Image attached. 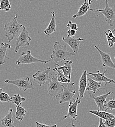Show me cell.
Segmentation results:
<instances>
[{
  "label": "cell",
  "instance_id": "cell-1",
  "mask_svg": "<svg viewBox=\"0 0 115 127\" xmlns=\"http://www.w3.org/2000/svg\"><path fill=\"white\" fill-rule=\"evenodd\" d=\"M74 52H70L67 50L65 45H62L58 42H55L53 45V50L50 55V59L53 60L55 64L62 61H66L67 59L75 56Z\"/></svg>",
  "mask_w": 115,
  "mask_h": 127
},
{
  "label": "cell",
  "instance_id": "cell-2",
  "mask_svg": "<svg viewBox=\"0 0 115 127\" xmlns=\"http://www.w3.org/2000/svg\"><path fill=\"white\" fill-rule=\"evenodd\" d=\"M18 16L16 14L13 20L5 25L3 30L5 31V36L8 41L10 42L20 35L22 31L23 25L19 24L17 21Z\"/></svg>",
  "mask_w": 115,
  "mask_h": 127
},
{
  "label": "cell",
  "instance_id": "cell-3",
  "mask_svg": "<svg viewBox=\"0 0 115 127\" xmlns=\"http://www.w3.org/2000/svg\"><path fill=\"white\" fill-rule=\"evenodd\" d=\"M64 88L65 87L58 81L56 72L49 81L47 86V90L49 96L58 99L59 98Z\"/></svg>",
  "mask_w": 115,
  "mask_h": 127
},
{
  "label": "cell",
  "instance_id": "cell-4",
  "mask_svg": "<svg viewBox=\"0 0 115 127\" xmlns=\"http://www.w3.org/2000/svg\"><path fill=\"white\" fill-rule=\"evenodd\" d=\"M105 7L103 9H90V10L99 12V13L97 16L101 14L103 15L105 21L108 23L109 26L113 27L115 24V5L113 7H110L108 4V0H105Z\"/></svg>",
  "mask_w": 115,
  "mask_h": 127
},
{
  "label": "cell",
  "instance_id": "cell-5",
  "mask_svg": "<svg viewBox=\"0 0 115 127\" xmlns=\"http://www.w3.org/2000/svg\"><path fill=\"white\" fill-rule=\"evenodd\" d=\"M30 50H27V52H22V54L18 59L16 64L18 65L22 64H29L35 63H41L45 64L49 63L50 60H43L35 58L32 55Z\"/></svg>",
  "mask_w": 115,
  "mask_h": 127
},
{
  "label": "cell",
  "instance_id": "cell-6",
  "mask_svg": "<svg viewBox=\"0 0 115 127\" xmlns=\"http://www.w3.org/2000/svg\"><path fill=\"white\" fill-rule=\"evenodd\" d=\"M4 83L6 84L15 85L20 91H23L24 92H27L28 90L34 89L33 83L31 81L30 78L29 77H23L14 80H6Z\"/></svg>",
  "mask_w": 115,
  "mask_h": 127
},
{
  "label": "cell",
  "instance_id": "cell-7",
  "mask_svg": "<svg viewBox=\"0 0 115 127\" xmlns=\"http://www.w3.org/2000/svg\"><path fill=\"white\" fill-rule=\"evenodd\" d=\"M76 84L75 83H67V87L64 88L63 91L59 97V103L62 104L66 102H70L74 100V97L76 94L75 90Z\"/></svg>",
  "mask_w": 115,
  "mask_h": 127
},
{
  "label": "cell",
  "instance_id": "cell-8",
  "mask_svg": "<svg viewBox=\"0 0 115 127\" xmlns=\"http://www.w3.org/2000/svg\"><path fill=\"white\" fill-rule=\"evenodd\" d=\"M31 41L32 38L29 35V32L27 31L26 27L23 26L22 31L20 35L16 38L15 52L17 53L18 52L20 48L30 46Z\"/></svg>",
  "mask_w": 115,
  "mask_h": 127
},
{
  "label": "cell",
  "instance_id": "cell-9",
  "mask_svg": "<svg viewBox=\"0 0 115 127\" xmlns=\"http://www.w3.org/2000/svg\"><path fill=\"white\" fill-rule=\"evenodd\" d=\"M50 68L49 67L44 70H39L33 75V80L40 87L46 84L50 79L49 73Z\"/></svg>",
  "mask_w": 115,
  "mask_h": 127
},
{
  "label": "cell",
  "instance_id": "cell-10",
  "mask_svg": "<svg viewBox=\"0 0 115 127\" xmlns=\"http://www.w3.org/2000/svg\"><path fill=\"white\" fill-rule=\"evenodd\" d=\"M81 99H79V95H77V96L76 100L69 102V109L67 114L65 115L63 119H65L67 118H72L74 120H77V106L78 105L80 104Z\"/></svg>",
  "mask_w": 115,
  "mask_h": 127
},
{
  "label": "cell",
  "instance_id": "cell-11",
  "mask_svg": "<svg viewBox=\"0 0 115 127\" xmlns=\"http://www.w3.org/2000/svg\"><path fill=\"white\" fill-rule=\"evenodd\" d=\"M95 48L98 51L99 54L100 55L101 61L102 63V66L103 67H109L115 69V64L112 60L110 53L102 51L97 46H95Z\"/></svg>",
  "mask_w": 115,
  "mask_h": 127
},
{
  "label": "cell",
  "instance_id": "cell-12",
  "mask_svg": "<svg viewBox=\"0 0 115 127\" xmlns=\"http://www.w3.org/2000/svg\"><path fill=\"white\" fill-rule=\"evenodd\" d=\"M107 71V70L106 69L103 73H101L100 72V70H98L97 73H93L92 72H90L88 73H87V75H91V78H92V79L99 83H104L105 85L111 83L115 84V81L114 80L108 78L105 76V74Z\"/></svg>",
  "mask_w": 115,
  "mask_h": 127
},
{
  "label": "cell",
  "instance_id": "cell-13",
  "mask_svg": "<svg viewBox=\"0 0 115 127\" xmlns=\"http://www.w3.org/2000/svg\"><path fill=\"white\" fill-rule=\"evenodd\" d=\"M84 39L81 38H76L75 37H63L62 40L66 43L71 48L74 53L76 54L78 52L80 42Z\"/></svg>",
  "mask_w": 115,
  "mask_h": 127
},
{
  "label": "cell",
  "instance_id": "cell-14",
  "mask_svg": "<svg viewBox=\"0 0 115 127\" xmlns=\"http://www.w3.org/2000/svg\"><path fill=\"white\" fill-rule=\"evenodd\" d=\"M112 92H109L108 93L99 96H94V95H90V98L94 99L96 104H97L98 108L99 111H105V104L107 102L106 99L108 96L111 94H112Z\"/></svg>",
  "mask_w": 115,
  "mask_h": 127
},
{
  "label": "cell",
  "instance_id": "cell-15",
  "mask_svg": "<svg viewBox=\"0 0 115 127\" xmlns=\"http://www.w3.org/2000/svg\"><path fill=\"white\" fill-rule=\"evenodd\" d=\"M72 61L66 60L65 61L64 65L63 66H60L58 64H55V66L53 69V71L54 70H61L66 77L68 79L71 80L72 72Z\"/></svg>",
  "mask_w": 115,
  "mask_h": 127
},
{
  "label": "cell",
  "instance_id": "cell-16",
  "mask_svg": "<svg viewBox=\"0 0 115 127\" xmlns=\"http://www.w3.org/2000/svg\"><path fill=\"white\" fill-rule=\"evenodd\" d=\"M87 72L85 70L83 71L82 75L79 80L78 83V94L79 96V99H81L84 96V94L86 91V88L87 86Z\"/></svg>",
  "mask_w": 115,
  "mask_h": 127
},
{
  "label": "cell",
  "instance_id": "cell-17",
  "mask_svg": "<svg viewBox=\"0 0 115 127\" xmlns=\"http://www.w3.org/2000/svg\"><path fill=\"white\" fill-rule=\"evenodd\" d=\"M12 109H9L5 117L1 119V125L3 127H15L14 126V117Z\"/></svg>",
  "mask_w": 115,
  "mask_h": 127
},
{
  "label": "cell",
  "instance_id": "cell-18",
  "mask_svg": "<svg viewBox=\"0 0 115 127\" xmlns=\"http://www.w3.org/2000/svg\"><path fill=\"white\" fill-rule=\"evenodd\" d=\"M11 48V45L7 43L1 42L0 46V65L6 63L5 59H9L7 57L8 49Z\"/></svg>",
  "mask_w": 115,
  "mask_h": 127
},
{
  "label": "cell",
  "instance_id": "cell-19",
  "mask_svg": "<svg viewBox=\"0 0 115 127\" xmlns=\"http://www.w3.org/2000/svg\"><path fill=\"white\" fill-rule=\"evenodd\" d=\"M88 83L86 88V92L91 91L94 94H96L97 92L99 91V88L101 87V83L97 82L91 78H89L87 79Z\"/></svg>",
  "mask_w": 115,
  "mask_h": 127
},
{
  "label": "cell",
  "instance_id": "cell-20",
  "mask_svg": "<svg viewBox=\"0 0 115 127\" xmlns=\"http://www.w3.org/2000/svg\"><path fill=\"white\" fill-rule=\"evenodd\" d=\"M51 18L49 24L44 31V33L46 35H50L56 32V21H55V12L53 11L51 12Z\"/></svg>",
  "mask_w": 115,
  "mask_h": 127
},
{
  "label": "cell",
  "instance_id": "cell-21",
  "mask_svg": "<svg viewBox=\"0 0 115 127\" xmlns=\"http://www.w3.org/2000/svg\"><path fill=\"white\" fill-rule=\"evenodd\" d=\"M90 9V5L88 3V1L87 0H85V2L82 4L81 6L79 7L78 12L76 14L73 15V18L76 19L85 15Z\"/></svg>",
  "mask_w": 115,
  "mask_h": 127
},
{
  "label": "cell",
  "instance_id": "cell-22",
  "mask_svg": "<svg viewBox=\"0 0 115 127\" xmlns=\"http://www.w3.org/2000/svg\"><path fill=\"white\" fill-rule=\"evenodd\" d=\"M90 113L95 115L97 116H98L100 118L104 120H107L109 119H111L114 118L115 115L112 113L107 112L106 111H90Z\"/></svg>",
  "mask_w": 115,
  "mask_h": 127
},
{
  "label": "cell",
  "instance_id": "cell-23",
  "mask_svg": "<svg viewBox=\"0 0 115 127\" xmlns=\"http://www.w3.org/2000/svg\"><path fill=\"white\" fill-rule=\"evenodd\" d=\"M16 108V111L15 112V117L17 120L21 121L23 120L24 117L26 115L27 110L20 106H15Z\"/></svg>",
  "mask_w": 115,
  "mask_h": 127
},
{
  "label": "cell",
  "instance_id": "cell-24",
  "mask_svg": "<svg viewBox=\"0 0 115 127\" xmlns=\"http://www.w3.org/2000/svg\"><path fill=\"white\" fill-rule=\"evenodd\" d=\"M106 39L108 42V46L109 48H112L115 44V36L113 32L108 30L105 32Z\"/></svg>",
  "mask_w": 115,
  "mask_h": 127
},
{
  "label": "cell",
  "instance_id": "cell-25",
  "mask_svg": "<svg viewBox=\"0 0 115 127\" xmlns=\"http://www.w3.org/2000/svg\"><path fill=\"white\" fill-rule=\"evenodd\" d=\"M11 8L9 0H1L0 2V10L8 12Z\"/></svg>",
  "mask_w": 115,
  "mask_h": 127
},
{
  "label": "cell",
  "instance_id": "cell-26",
  "mask_svg": "<svg viewBox=\"0 0 115 127\" xmlns=\"http://www.w3.org/2000/svg\"><path fill=\"white\" fill-rule=\"evenodd\" d=\"M53 71H56L57 74V80L60 83H70L71 80L68 79L63 74L62 71L59 70H54Z\"/></svg>",
  "mask_w": 115,
  "mask_h": 127
},
{
  "label": "cell",
  "instance_id": "cell-27",
  "mask_svg": "<svg viewBox=\"0 0 115 127\" xmlns=\"http://www.w3.org/2000/svg\"><path fill=\"white\" fill-rule=\"evenodd\" d=\"M0 102L1 103H10L12 102V97L5 93H3L1 88H0Z\"/></svg>",
  "mask_w": 115,
  "mask_h": 127
},
{
  "label": "cell",
  "instance_id": "cell-28",
  "mask_svg": "<svg viewBox=\"0 0 115 127\" xmlns=\"http://www.w3.org/2000/svg\"><path fill=\"white\" fill-rule=\"evenodd\" d=\"M26 98L22 97L19 94L15 95L12 97L11 103L15 106H20L22 102H25Z\"/></svg>",
  "mask_w": 115,
  "mask_h": 127
},
{
  "label": "cell",
  "instance_id": "cell-29",
  "mask_svg": "<svg viewBox=\"0 0 115 127\" xmlns=\"http://www.w3.org/2000/svg\"><path fill=\"white\" fill-rule=\"evenodd\" d=\"M109 110H115V99L114 98H110V100L108 102H107L105 104V111H106Z\"/></svg>",
  "mask_w": 115,
  "mask_h": 127
},
{
  "label": "cell",
  "instance_id": "cell-30",
  "mask_svg": "<svg viewBox=\"0 0 115 127\" xmlns=\"http://www.w3.org/2000/svg\"><path fill=\"white\" fill-rule=\"evenodd\" d=\"M104 123L107 127H115V117L111 119L106 120Z\"/></svg>",
  "mask_w": 115,
  "mask_h": 127
},
{
  "label": "cell",
  "instance_id": "cell-31",
  "mask_svg": "<svg viewBox=\"0 0 115 127\" xmlns=\"http://www.w3.org/2000/svg\"><path fill=\"white\" fill-rule=\"evenodd\" d=\"M67 28L69 30H75L76 32L78 30V28L77 27V25L76 24H74L71 21H69L68 22V24L67 25Z\"/></svg>",
  "mask_w": 115,
  "mask_h": 127
},
{
  "label": "cell",
  "instance_id": "cell-32",
  "mask_svg": "<svg viewBox=\"0 0 115 127\" xmlns=\"http://www.w3.org/2000/svg\"><path fill=\"white\" fill-rule=\"evenodd\" d=\"M35 125L36 127H57V125L56 124H54L52 126H49L46 124H41L37 121L35 122Z\"/></svg>",
  "mask_w": 115,
  "mask_h": 127
},
{
  "label": "cell",
  "instance_id": "cell-33",
  "mask_svg": "<svg viewBox=\"0 0 115 127\" xmlns=\"http://www.w3.org/2000/svg\"><path fill=\"white\" fill-rule=\"evenodd\" d=\"M67 36L73 37H75L76 35V31L75 30L69 29L67 32Z\"/></svg>",
  "mask_w": 115,
  "mask_h": 127
},
{
  "label": "cell",
  "instance_id": "cell-34",
  "mask_svg": "<svg viewBox=\"0 0 115 127\" xmlns=\"http://www.w3.org/2000/svg\"><path fill=\"white\" fill-rule=\"evenodd\" d=\"M98 127H107L103 123L102 121V119L101 118H99V126Z\"/></svg>",
  "mask_w": 115,
  "mask_h": 127
},
{
  "label": "cell",
  "instance_id": "cell-35",
  "mask_svg": "<svg viewBox=\"0 0 115 127\" xmlns=\"http://www.w3.org/2000/svg\"><path fill=\"white\" fill-rule=\"evenodd\" d=\"M88 3L89 5H90L91 3H92V0H88Z\"/></svg>",
  "mask_w": 115,
  "mask_h": 127
},
{
  "label": "cell",
  "instance_id": "cell-36",
  "mask_svg": "<svg viewBox=\"0 0 115 127\" xmlns=\"http://www.w3.org/2000/svg\"><path fill=\"white\" fill-rule=\"evenodd\" d=\"M71 127H76V125L74 124V122L73 121H72V126Z\"/></svg>",
  "mask_w": 115,
  "mask_h": 127
},
{
  "label": "cell",
  "instance_id": "cell-37",
  "mask_svg": "<svg viewBox=\"0 0 115 127\" xmlns=\"http://www.w3.org/2000/svg\"><path fill=\"white\" fill-rule=\"evenodd\" d=\"M112 32H113V33H114V32H115V29H114V30H113V31H112Z\"/></svg>",
  "mask_w": 115,
  "mask_h": 127
},
{
  "label": "cell",
  "instance_id": "cell-38",
  "mask_svg": "<svg viewBox=\"0 0 115 127\" xmlns=\"http://www.w3.org/2000/svg\"></svg>",
  "mask_w": 115,
  "mask_h": 127
},
{
  "label": "cell",
  "instance_id": "cell-39",
  "mask_svg": "<svg viewBox=\"0 0 115 127\" xmlns=\"http://www.w3.org/2000/svg\"></svg>",
  "mask_w": 115,
  "mask_h": 127
}]
</instances>
